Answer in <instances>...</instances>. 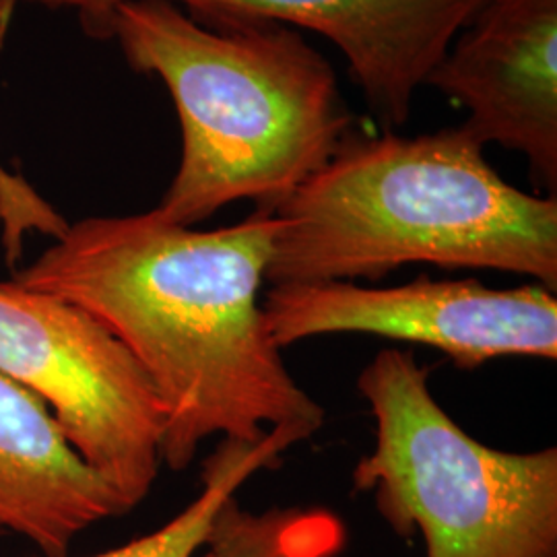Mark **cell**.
I'll use <instances>...</instances> for the list:
<instances>
[{
    "label": "cell",
    "instance_id": "1",
    "mask_svg": "<svg viewBox=\"0 0 557 557\" xmlns=\"http://www.w3.org/2000/svg\"><path fill=\"white\" fill-rule=\"evenodd\" d=\"M277 232L267 209L209 232L158 209L85 218L11 281L79 306L119 338L160 403L161 462L182 471L213 436L260 444L277 434L294 446L324 423L259 301Z\"/></svg>",
    "mask_w": 557,
    "mask_h": 557
},
{
    "label": "cell",
    "instance_id": "2",
    "mask_svg": "<svg viewBox=\"0 0 557 557\" xmlns=\"http://www.w3.org/2000/svg\"><path fill=\"white\" fill-rule=\"evenodd\" d=\"M89 32L119 41L176 106L178 172L156 209L178 225L238 200L275 211L354 131L335 69L292 25L124 0Z\"/></svg>",
    "mask_w": 557,
    "mask_h": 557
},
{
    "label": "cell",
    "instance_id": "3",
    "mask_svg": "<svg viewBox=\"0 0 557 557\" xmlns=\"http://www.w3.org/2000/svg\"><path fill=\"white\" fill-rule=\"evenodd\" d=\"M267 281L386 277L405 264L504 271L557 289V199L508 184L462 124L349 135L278 202Z\"/></svg>",
    "mask_w": 557,
    "mask_h": 557
},
{
    "label": "cell",
    "instance_id": "4",
    "mask_svg": "<svg viewBox=\"0 0 557 557\" xmlns=\"http://www.w3.org/2000/svg\"><path fill=\"white\" fill-rule=\"evenodd\" d=\"M411 351L384 349L359 374L376 446L354 471L398 537L425 557H557V448L504 453L471 438L430 391Z\"/></svg>",
    "mask_w": 557,
    "mask_h": 557
},
{
    "label": "cell",
    "instance_id": "5",
    "mask_svg": "<svg viewBox=\"0 0 557 557\" xmlns=\"http://www.w3.org/2000/svg\"><path fill=\"white\" fill-rule=\"evenodd\" d=\"M0 374L40 398L133 510L161 465L160 403L139 363L79 306L0 283Z\"/></svg>",
    "mask_w": 557,
    "mask_h": 557
},
{
    "label": "cell",
    "instance_id": "6",
    "mask_svg": "<svg viewBox=\"0 0 557 557\" xmlns=\"http://www.w3.org/2000/svg\"><path fill=\"white\" fill-rule=\"evenodd\" d=\"M262 312L278 349L354 333L434 347L462 370L506 356L557 358L556 292L543 285L492 289L478 278L425 275L397 287L281 283Z\"/></svg>",
    "mask_w": 557,
    "mask_h": 557
},
{
    "label": "cell",
    "instance_id": "7",
    "mask_svg": "<svg viewBox=\"0 0 557 557\" xmlns=\"http://www.w3.org/2000/svg\"><path fill=\"white\" fill-rule=\"evenodd\" d=\"M469 112L485 147L524 156L541 188H557V0H487L425 79Z\"/></svg>",
    "mask_w": 557,
    "mask_h": 557
},
{
    "label": "cell",
    "instance_id": "8",
    "mask_svg": "<svg viewBox=\"0 0 557 557\" xmlns=\"http://www.w3.org/2000/svg\"><path fill=\"white\" fill-rule=\"evenodd\" d=\"M75 9L85 27L124 0H17ZM197 15L277 21L324 36L347 60L374 116L409 120L418 91L458 32L487 0H172Z\"/></svg>",
    "mask_w": 557,
    "mask_h": 557
},
{
    "label": "cell",
    "instance_id": "9",
    "mask_svg": "<svg viewBox=\"0 0 557 557\" xmlns=\"http://www.w3.org/2000/svg\"><path fill=\"white\" fill-rule=\"evenodd\" d=\"M131 508L62 434L40 398L0 374V537L66 557L81 533Z\"/></svg>",
    "mask_w": 557,
    "mask_h": 557
},
{
    "label": "cell",
    "instance_id": "10",
    "mask_svg": "<svg viewBox=\"0 0 557 557\" xmlns=\"http://www.w3.org/2000/svg\"><path fill=\"white\" fill-rule=\"evenodd\" d=\"M287 448L292 444L275 434L260 444L223 440L205 462L199 498L158 531L94 557H195L205 547L223 502L236 496V490L252 473L277 462Z\"/></svg>",
    "mask_w": 557,
    "mask_h": 557
},
{
    "label": "cell",
    "instance_id": "11",
    "mask_svg": "<svg viewBox=\"0 0 557 557\" xmlns=\"http://www.w3.org/2000/svg\"><path fill=\"white\" fill-rule=\"evenodd\" d=\"M345 545V527L326 510H244L236 496L223 502L205 557H335Z\"/></svg>",
    "mask_w": 557,
    "mask_h": 557
},
{
    "label": "cell",
    "instance_id": "12",
    "mask_svg": "<svg viewBox=\"0 0 557 557\" xmlns=\"http://www.w3.org/2000/svg\"><path fill=\"white\" fill-rule=\"evenodd\" d=\"M17 0H0V50L9 32V23ZM69 221L60 215L52 202L0 160V244L4 259L13 267L23 257V246L29 234L60 238Z\"/></svg>",
    "mask_w": 557,
    "mask_h": 557
}]
</instances>
